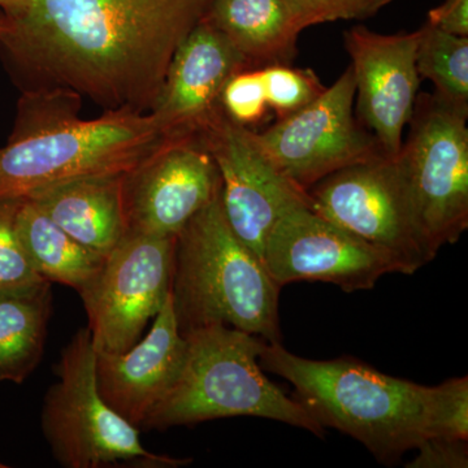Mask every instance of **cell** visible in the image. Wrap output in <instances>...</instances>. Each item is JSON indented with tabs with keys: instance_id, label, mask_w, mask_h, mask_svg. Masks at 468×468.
<instances>
[{
	"instance_id": "d6986e66",
	"label": "cell",
	"mask_w": 468,
	"mask_h": 468,
	"mask_svg": "<svg viewBox=\"0 0 468 468\" xmlns=\"http://www.w3.org/2000/svg\"><path fill=\"white\" fill-rule=\"evenodd\" d=\"M15 224L27 260L43 279L81 294L100 275L106 258L77 242L32 199L23 198Z\"/></svg>"
},
{
	"instance_id": "9a60e30c",
	"label": "cell",
	"mask_w": 468,
	"mask_h": 468,
	"mask_svg": "<svg viewBox=\"0 0 468 468\" xmlns=\"http://www.w3.org/2000/svg\"><path fill=\"white\" fill-rule=\"evenodd\" d=\"M248 68L226 36L202 18L176 50L150 111L163 138L196 137L220 112L228 80Z\"/></svg>"
},
{
	"instance_id": "8fae6325",
	"label": "cell",
	"mask_w": 468,
	"mask_h": 468,
	"mask_svg": "<svg viewBox=\"0 0 468 468\" xmlns=\"http://www.w3.org/2000/svg\"><path fill=\"white\" fill-rule=\"evenodd\" d=\"M264 267L280 288L295 282H324L345 292L369 291L402 264L314 211L298 205L285 212L268 234Z\"/></svg>"
},
{
	"instance_id": "44dd1931",
	"label": "cell",
	"mask_w": 468,
	"mask_h": 468,
	"mask_svg": "<svg viewBox=\"0 0 468 468\" xmlns=\"http://www.w3.org/2000/svg\"><path fill=\"white\" fill-rule=\"evenodd\" d=\"M419 32V76L435 85L440 100L468 115V37L443 32L428 23Z\"/></svg>"
},
{
	"instance_id": "7402d4cb",
	"label": "cell",
	"mask_w": 468,
	"mask_h": 468,
	"mask_svg": "<svg viewBox=\"0 0 468 468\" xmlns=\"http://www.w3.org/2000/svg\"><path fill=\"white\" fill-rule=\"evenodd\" d=\"M266 86L268 109L277 120L298 112L322 95L326 86L311 69L280 64L261 68Z\"/></svg>"
},
{
	"instance_id": "7a4b0ae2",
	"label": "cell",
	"mask_w": 468,
	"mask_h": 468,
	"mask_svg": "<svg viewBox=\"0 0 468 468\" xmlns=\"http://www.w3.org/2000/svg\"><path fill=\"white\" fill-rule=\"evenodd\" d=\"M72 91H26L0 149V198H27L84 176L128 174L165 143L150 113L106 111L80 117Z\"/></svg>"
},
{
	"instance_id": "f546056e",
	"label": "cell",
	"mask_w": 468,
	"mask_h": 468,
	"mask_svg": "<svg viewBox=\"0 0 468 468\" xmlns=\"http://www.w3.org/2000/svg\"><path fill=\"white\" fill-rule=\"evenodd\" d=\"M3 27H5V14L0 11V32H2Z\"/></svg>"
},
{
	"instance_id": "9c48e42d",
	"label": "cell",
	"mask_w": 468,
	"mask_h": 468,
	"mask_svg": "<svg viewBox=\"0 0 468 468\" xmlns=\"http://www.w3.org/2000/svg\"><path fill=\"white\" fill-rule=\"evenodd\" d=\"M354 101L349 67L315 101L264 131H252V137L277 171L307 192L335 171L384 155L354 117Z\"/></svg>"
},
{
	"instance_id": "ba28073f",
	"label": "cell",
	"mask_w": 468,
	"mask_h": 468,
	"mask_svg": "<svg viewBox=\"0 0 468 468\" xmlns=\"http://www.w3.org/2000/svg\"><path fill=\"white\" fill-rule=\"evenodd\" d=\"M176 237L126 232L81 292L97 354L125 353L141 340L171 292Z\"/></svg>"
},
{
	"instance_id": "3957f363",
	"label": "cell",
	"mask_w": 468,
	"mask_h": 468,
	"mask_svg": "<svg viewBox=\"0 0 468 468\" xmlns=\"http://www.w3.org/2000/svg\"><path fill=\"white\" fill-rule=\"evenodd\" d=\"M260 365L288 380L295 399L323 427L362 442L381 463H396L427 437L430 387L388 377L353 358H302L282 343L264 341Z\"/></svg>"
},
{
	"instance_id": "5bb4252c",
	"label": "cell",
	"mask_w": 468,
	"mask_h": 468,
	"mask_svg": "<svg viewBox=\"0 0 468 468\" xmlns=\"http://www.w3.org/2000/svg\"><path fill=\"white\" fill-rule=\"evenodd\" d=\"M419 37V30L380 34L359 26L344 36L356 80L358 122L389 158L399 155L403 131L414 113L420 85Z\"/></svg>"
},
{
	"instance_id": "2e32d148",
	"label": "cell",
	"mask_w": 468,
	"mask_h": 468,
	"mask_svg": "<svg viewBox=\"0 0 468 468\" xmlns=\"http://www.w3.org/2000/svg\"><path fill=\"white\" fill-rule=\"evenodd\" d=\"M185 350L186 340L178 331L169 292L144 340L125 353H95V377L101 399L141 431L144 419L177 378Z\"/></svg>"
},
{
	"instance_id": "4316f807",
	"label": "cell",
	"mask_w": 468,
	"mask_h": 468,
	"mask_svg": "<svg viewBox=\"0 0 468 468\" xmlns=\"http://www.w3.org/2000/svg\"><path fill=\"white\" fill-rule=\"evenodd\" d=\"M468 441L427 437L419 443L417 457L410 468H466L468 466Z\"/></svg>"
},
{
	"instance_id": "30bf717a",
	"label": "cell",
	"mask_w": 468,
	"mask_h": 468,
	"mask_svg": "<svg viewBox=\"0 0 468 468\" xmlns=\"http://www.w3.org/2000/svg\"><path fill=\"white\" fill-rule=\"evenodd\" d=\"M307 194L314 211L392 255L406 275L432 261L396 158L378 156L335 171Z\"/></svg>"
},
{
	"instance_id": "7c38bea8",
	"label": "cell",
	"mask_w": 468,
	"mask_h": 468,
	"mask_svg": "<svg viewBox=\"0 0 468 468\" xmlns=\"http://www.w3.org/2000/svg\"><path fill=\"white\" fill-rule=\"evenodd\" d=\"M196 137L217 163L230 229L261 260L277 220L294 206L310 205L309 194L277 171L252 129L230 122L223 110Z\"/></svg>"
},
{
	"instance_id": "83f0119b",
	"label": "cell",
	"mask_w": 468,
	"mask_h": 468,
	"mask_svg": "<svg viewBox=\"0 0 468 468\" xmlns=\"http://www.w3.org/2000/svg\"><path fill=\"white\" fill-rule=\"evenodd\" d=\"M427 23L443 32L468 37V0H445L431 9Z\"/></svg>"
},
{
	"instance_id": "484cf974",
	"label": "cell",
	"mask_w": 468,
	"mask_h": 468,
	"mask_svg": "<svg viewBox=\"0 0 468 468\" xmlns=\"http://www.w3.org/2000/svg\"><path fill=\"white\" fill-rule=\"evenodd\" d=\"M302 29L374 16L393 0H288Z\"/></svg>"
},
{
	"instance_id": "cb8c5ba5",
	"label": "cell",
	"mask_w": 468,
	"mask_h": 468,
	"mask_svg": "<svg viewBox=\"0 0 468 468\" xmlns=\"http://www.w3.org/2000/svg\"><path fill=\"white\" fill-rule=\"evenodd\" d=\"M220 106L224 115L236 124L252 131L261 124L270 109L261 68L234 73L221 92Z\"/></svg>"
},
{
	"instance_id": "ac0fdd59",
	"label": "cell",
	"mask_w": 468,
	"mask_h": 468,
	"mask_svg": "<svg viewBox=\"0 0 468 468\" xmlns=\"http://www.w3.org/2000/svg\"><path fill=\"white\" fill-rule=\"evenodd\" d=\"M203 18L226 36L249 68L289 66L303 32L288 0H209Z\"/></svg>"
},
{
	"instance_id": "8992f818",
	"label": "cell",
	"mask_w": 468,
	"mask_h": 468,
	"mask_svg": "<svg viewBox=\"0 0 468 468\" xmlns=\"http://www.w3.org/2000/svg\"><path fill=\"white\" fill-rule=\"evenodd\" d=\"M88 326L77 331L55 366L58 380L43 399L41 427L54 460L64 468H177L178 460L147 452L141 431L107 405L98 390Z\"/></svg>"
},
{
	"instance_id": "d4e9b609",
	"label": "cell",
	"mask_w": 468,
	"mask_h": 468,
	"mask_svg": "<svg viewBox=\"0 0 468 468\" xmlns=\"http://www.w3.org/2000/svg\"><path fill=\"white\" fill-rule=\"evenodd\" d=\"M23 198H0V291L43 282L27 260L16 232V214Z\"/></svg>"
},
{
	"instance_id": "6da1fadb",
	"label": "cell",
	"mask_w": 468,
	"mask_h": 468,
	"mask_svg": "<svg viewBox=\"0 0 468 468\" xmlns=\"http://www.w3.org/2000/svg\"><path fill=\"white\" fill-rule=\"evenodd\" d=\"M209 0H26L5 15L0 55L21 91L67 90L150 113L178 46Z\"/></svg>"
},
{
	"instance_id": "5b68a950",
	"label": "cell",
	"mask_w": 468,
	"mask_h": 468,
	"mask_svg": "<svg viewBox=\"0 0 468 468\" xmlns=\"http://www.w3.org/2000/svg\"><path fill=\"white\" fill-rule=\"evenodd\" d=\"M184 337L186 350L180 372L141 431L255 417L324 435V427L263 374L260 354L264 340L223 324L196 329Z\"/></svg>"
},
{
	"instance_id": "e0dca14e",
	"label": "cell",
	"mask_w": 468,
	"mask_h": 468,
	"mask_svg": "<svg viewBox=\"0 0 468 468\" xmlns=\"http://www.w3.org/2000/svg\"><path fill=\"white\" fill-rule=\"evenodd\" d=\"M125 175L84 176L27 197L77 242L106 258L128 232Z\"/></svg>"
},
{
	"instance_id": "ffe728a7",
	"label": "cell",
	"mask_w": 468,
	"mask_h": 468,
	"mask_svg": "<svg viewBox=\"0 0 468 468\" xmlns=\"http://www.w3.org/2000/svg\"><path fill=\"white\" fill-rule=\"evenodd\" d=\"M51 282L0 291V381L23 384L45 353Z\"/></svg>"
},
{
	"instance_id": "4dcf8cb0",
	"label": "cell",
	"mask_w": 468,
	"mask_h": 468,
	"mask_svg": "<svg viewBox=\"0 0 468 468\" xmlns=\"http://www.w3.org/2000/svg\"><path fill=\"white\" fill-rule=\"evenodd\" d=\"M0 468H8V464L3 463V462H0Z\"/></svg>"
},
{
	"instance_id": "4fadbf2b",
	"label": "cell",
	"mask_w": 468,
	"mask_h": 468,
	"mask_svg": "<svg viewBox=\"0 0 468 468\" xmlns=\"http://www.w3.org/2000/svg\"><path fill=\"white\" fill-rule=\"evenodd\" d=\"M220 190L217 163L198 138L165 140L125 175L128 232L176 237Z\"/></svg>"
},
{
	"instance_id": "603a6c76",
	"label": "cell",
	"mask_w": 468,
	"mask_h": 468,
	"mask_svg": "<svg viewBox=\"0 0 468 468\" xmlns=\"http://www.w3.org/2000/svg\"><path fill=\"white\" fill-rule=\"evenodd\" d=\"M427 437L468 441L467 378L428 388Z\"/></svg>"
},
{
	"instance_id": "52a82bcc",
	"label": "cell",
	"mask_w": 468,
	"mask_h": 468,
	"mask_svg": "<svg viewBox=\"0 0 468 468\" xmlns=\"http://www.w3.org/2000/svg\"><path fill=\"white\" fill-rule=\"evenodd\" d=\"M467 117L433 94L418 95L396 156L430 257L468 228Z\"/></svg>"
},
{
	"instance_id": "277c9868",
	"label": "cell",
	"mask_w": 468,
	"mask_h": 468,
	"mask_svg": "<svg viewBox=\"0 0 468 468\" xmlns=\"http://www.w3.org/2000/svg\"><path fill=\"white\" fill-rule=\"evenodd\" d=\"M280 289L230 229L220 194L176 236L171 297L181 335L223 324L282 343Z\"/></svg>"
},
{
	"instance_id": "f1b7e54d",
	"label": "cell",
	"mask_w": 468,
	"mask_h": 468,
	"mask_svg": "<svg viewBox=\"0 0 468 468\" xmlns=\"http://www.w3.org/2000/svg\"><path fill=\"white\" fill-rule=\"evenodd\" d=\"M24 3H26V0H0V11L5 15L12 14V12L20 8Z\"/></svg>"
}]
</instances>
